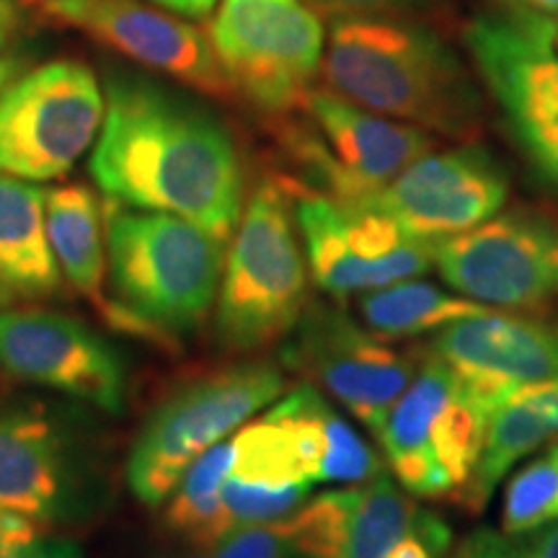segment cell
Listing matches in <instances>:
<instances>
[{
	"label": "cell",
	"mask_w": 558,
	"mask_h": 558,
	"mask_svg": "<svg viewBox=\"0 0 558 558\" xmlns=\"http://www.w3.org/2000/svg\"><path fill=\"white\" fill-rule=\"evenodd\" d=\"M90 177L111 202L169 213L233 239L243 215V163L213 111L140 75H111Z\"/></svg>",
	"instance_id": "cell-1"
},
{
	"label": "cell",
	"mask_w": 558,
	"mask_h": 558,
	"mask_svg": "<svg viewBox=\"0 0 558 558\" xmlns=\"http://www.w3.org/2000/svg\"><path fill=\"white\" fill-rule=\"evenodd\" d=\"M329 90L357 107L469 140L481 122L476 81L429 26L399 19H339L320 62Z\"/></svg>",
	"instance_id": "cell-2"
},
{
	"label": "cell",
	"mask_w": 558,
	"mask_h": 558,
	"mask_svg": "<svg viewBox=\"0 0 558 558\" xmlns=\"http://www.w3.org/2000/svg\"><path fill=\"white\" fill-rule=\"evenodd\" d=\"M226 243L177 215L109 202L107 318L160 344L197 331L218 303Z\"/></svg>",
	"instance_id": "cell-3"
},
{
	"label": "cell",
	"mask_w": 558,
	"mask_h": 558,
	"mask_svg": "<svg viewBox=\"0 0 558 558\" xmlns=\"http://www.w3.org/2000/svg\"><path fill=\"white\" fill-rule=\"evenodd\" d=\"M215 305V337L235 354L259 352L288 337L308 308V262L288 184L262 181L251 194Z\"/></svg>",
	"instance_id": "cell-4"
},
{
	"label": "cell",
	"mask_w": 558,
	"mask_h": 558,
	"mask_svg": "<svg viewBox=\"0 0 558 558\" xmlns=\"http://www.w3.org/2000/svg\"><path fill=\"white\" fill-rule=\"evenodd\" d=\"M284 390L271 362H235L192 378L166 396L140 427L128 458V486L145 507H160L202 452L222 442Z\"/></svg>",
	"instance_id": "cell-5"
},
{
	"label": "cell",
	"mask_w": 558,
	"mask_h": 558,
	"mask_svg": "<svg viewBox=\"0 0 558 558\" xmlns=\"http://www.w3.org/2000/svg\"><path fill=\"white\" fill-rule=\"evenodd\" d=\"M492 414L456 369L429 354L375 437L411 497H460L476 473Z\"/></svg>",
	"instance_id": "cell-6"
},
{
	"label": "cell",
	"mask_w": 558,
	"mask_h": 558,
	"mask_svg": "<svg viewBox=\"0 0 558 558\" xmlns=\"http://www.w3.org/2000/svg\"><path fill=\"white\" fill-rule=\"evenodd\" d=\"M207 37L235 96L271 117L303 107L326 52L305 0H222Z\"/></svg>",
	"instance_id": "cell-7"
},
{
	"label": "cell",
	"mask_w": 558,
	"mask_h": 558,
	"mask_svg": "<svg viewBox=\"0 0 558 558\" xmlns=\"http://www.w3.org/2000/svg\"><path fill=\"white\" fill-rule=\"evenodd\" d=\"M99 78L75 60L47 62L0 94V173L32 184L62 179L101 132Z\"/></svg>",
	"instance_id": "cell-8"
},
{
	"label": "cell",
	"mask_w": 558,
	"mask_h": 558,
	"mask_svg": "<svg viewBox=\"0 0 558 558\" xmlns=\"http://www.w3.org/2000/svg\"><path fill=\"white\" fill-rule=\"evenodd\" d=\"M290 194L308 269L331 298L380 290L424 275L435 264L437 241L407 233L380 209L292 186Z\"/></svg>",
	"instance_id": "cell-9"
},
{
	"label": "cell",
	"mask_w": 558,
	"mask_h": 558,
	"mask_svg": "<svg viewBox=\"0 0 558 558\" xmlns=\"http://www.w3.org/2000/svg\"><path fill=\"white\" fill-rule=\"evenodd\" d=\"M308 130L290 137L292 150L326 197L360 205L375 197L407 166L432 150V135L414 124L388 120L313 88L303 101Z\"/></svg>",
	"instance_id": "cell-10"
},
{
	"label": "cell",
	"mask_w": 558,
	"mask_h": 558,
	"mask_svg": "<svg viewBox=\"0 0 558 558\" xmlns=\"http://www.w3.org/2000/svg\"><path fill=\"white\" fill-rule=\"evenodd\" d=\"M439 277L484 305L535 311L558 300V222L535 213L492 220L435 243Z\"/></svg>",
	"instance_id": "cell-11"
},
{
	"label": "cell",
	"mask_w": 558,
	"mask_h": 558,
	"mask_svg": "<svg viewBox=\"0 0 558 558\" xmlns=\"http://www.w3.org/2000/svg\"><path fill=\"white\" fill-rule=\"evenodd\" d=\"M0 369L96 411L128 407V365L122 352L68 313L21 305L0 313Z\"/></svg>",
	"instance_id": "cell-12"
},
{
	"label": "cell",
	"mask_w": 558,
	"mask_h": 558,
	"mask_svg": "<svg viewBox=\"0 0 558 558\" xmlns=\"http://www.w3.org/2000/svg\"><path fill=\"white\" fill-rule=\"evenodd\" d=\"M75 422L41 403L0 407V505L34 522L78 512L99 486Z\"/></svg>",
	"instance_id": "cell-13"
},
{
	"label": "cell",
	"mask_w": 558,
	"mask_h": 558,
	"mask_svg": "<svg viewBox=\"0 0 558 558\" xmlns=\"http://www.w3.org/2000/svg\"><path fill=\"white\" fill-rule=\"evenodd\" d=\"M290 333L288 365L320 383L369 432L383 427L414 378V362L331 305L313 303Z\"/></svg>",
	"instance_id": "cell-14"
},
{
	"label": "cell",
	"mask_w": 558,
	"mask_h": 558,
	"mask_svg": "<svg viewBox=\"0 0 558 558\" xmlns=\"http://www.w3.org/2000/svg\"><path fill=\"white\" fill-rule=\"evenodd\" d=\"M507 199L509 177L499 160L481 145H463L424 153L360 205L380 209L416 239L442 241L492 220Z\"/></svg>",
	"instance_id": "cell-15"
},
{
	"label": "cell",
	"mask_w": 558,
	"mask_h": 558,
	"mask_svg": "<svg viewBox=\"0 0 558 558\" xmlns=\"http://www.w3.org/2000/svg\"><path fill=\"white\" fill-rule=\"evenodd\" d=\"M41 11L104 41L111 50L169 78L215 96L235 99L213 41L199 26L137 0H45Z\"/></svg>",
	"instance_id": "cell-16"
},
{
	"label": "cell",
	"mask_w": 558,
	"mask_h": 558,
	"mask_svg": "<svg viewBox=\"0 0 558 558\" xmlns=\"http://www.w3.org/2000/svg\"><path fill=\"white\" fill-rule=\"evenodd\" d=\"M429 518L432 512L383 471L352 488L320 494L279 522L298 558H388Z\"/></svg>",
	"instance_id": "cell-17"
},
{
	"label": "cell",
	"mask_w": 558,
	"mask_h": 558,
	"mask_svg": "<svg viewBox=\"0 0 558 558\" xmlns=\"http://www.w3.org/2000/svg\"><path fill=\"white\" fill-rule=\"evenodd\" d=\"M429 354L497 411L514 390L558 378V326L486 311L437 329Z\"/></svg>",
	"instance_id": "cell-18"
},
{
	"label": "cell",
	"mask_w": 558,
	"mask_h": 558,
	"mask_svg": "<svg viewBox=\"0 0 558 558\" xmlns=\"http://www.w3.org/2000/svg\"><path fill=\"white\" fill-rule=\"evenodd\" d=\"M463 39L505 122L558 111V16L518 5L486 11Z\"/></svg>",
	"instance_id": "cell-19"
},
{
	"label": "cell",
	"mask_w": 558,
	"mask_h": 558,
	"mask_svg": "<svg viewBox=\"0 0 558 558\" xmlns=\"http://www.w3.org/2000/svg\"><path fill=\"white\" fill-rule=\"evenodd\" d=\"M47 192L0 173V313L39 305L62 292L45 222Z\"/></svg>",
	"instance_id": "cell-20"
},
{
	"label": "cell",
	"mask_w": 558,
	"mask_h": 558,
	"mask_svg": "<svg viewBox=\"0 0 558 558\" xmlns=\"http://www.w3.org/2000/svg\"><path fill=\"white\" fill-rule=\"evenodd\" d=\"M550 439H558V378L514 390L499 403L488 418L476 473L460 494V501L481 512L512 465Z\"/></svg>",
	"instance_id": "cell-21"
},
{
	"label": "cell",
	"mask_w": 558,
	"mask_h": 558,
	"mask_svg": "<svg viewBox=\"0 0 558 558\" xmlns=\"http://www.w3.org/2000/svg\"><path fill=\"white\" fill-rule=\"evenodd\" d=\"M101 205L81 184L47 192L45 222L54 262L70 288L104 311V271H107V235L101 230Z\"/></svg>",
	"instance_id": "cell-22"
},
{
	"label": "cell",
	"mask_w": 558,
	"mask_h": 558,
	"mask_svg": "<svg viewBox=\"0 0 558 558\" xmlns=\"http://www.w3.org/2000/svg\"><path fill=\"white\" fill-rule=\"evenodd\" d=\"M488 305L469 298H456L429 282L401 279L360 298V316L367 331L393 341L418 337L456 324L460 318L486 313Z\"/></svg>",
	"instance_id": "cell-23"
},
{
	"label": "cell",
	"mask_w": 558,
	"mask_h": 558,
	"mask_svg": "<svg viewBox=\"0 0 558 558\" xmlns=\"http://www.w3.org/2000/svg\"><path fill=\"white\" fill-rule=\"evenodd\" d=\"M233 445L230 439L209 448L186 469L169 499L163 501V522L194 546L213 548L233 530L222 505V484L230 473Z\"/></svg>",
	"instance_id": "cell-24"
},
{
	"label": "cell",
	"mask_w": 558,
	"mask_h": 558,
	"mask_svg": "<svg viewBox=\"0 0 558 558\" xmlns=\"http://www.w3.org/2000/svg\"><path fill=\"white\" fill-rule=\"evenodd\" d=\"M558 522V456L550 448L509 481L501 507V533L522 535Z\"/></svg>",
	"instance_id": "cell-25"
},
{
	"label": "cell",
	"mask_w": 558,
	"mask_h": 558,
	"mask_svg": "<svg viewBox=\"0 0 558 558\" xmlns=\"http://www.w3.org/2000/svg\"><path fill=\"white\" fill-rule=\"evenodd\" d=\"M308 494V484L275 488L228 476L226 484H222V505L228 509V518L233 522V527L262 525V522L290 518L295 509L303 507Z\"/></svg>",
	"instance_id": "cell-26"
},
{
	"label": "cell",
	"mask_w": 558,
	"mask_h": 558,
	"mask_svg": "<svg viewBox=\"0 0 558 558\" xmlns=\"http://www.w3.org/2000/svg\"><path fill=\"white\" fill-rule=\"evenodd\" d=\"M507 130L527 158L530 169L558 192V111L509 120Z\"/></svg>",
	"instance_id": "cell-27"
},
{
	"label": "cell",
	"mask_w": 558,
	"mask_h": 558,
	"mask_svg": "<svg viewBox=\"0 0 558 558\" xmlns=\"http://www.w3.org/2000/svg\"><path fill=\"white\" fill-rule=\"evenodd\" d=\"M473 558H558V522L522 535L478 533L463 546Z\"/></svg>",
	"instance_id": "cell-28"
},
{
	"label": "cell",
	"mask_w": 558,
	"mask_h": 558,
	"mask_svg": "<svg viewBox=\"0 0 558 558\" xmlns=\"http://www.w3.org/2000/svg\"><path fill=\"white\" fill-rule=\"evenodd\" d=\"M215 558H290V543L284 538L282 522L239 525L213 546Z\"/></svg>",
	"instance_id": "cell-29"
},
{
	"label": "cell",
	"mask_w": 558,
	"mask_h": 558,
	"mask_svg": "<svg viewBox=\"0 0 558 558\" xmlns=\"http://www.w3.org/2000/svg\"><path fill=\"white\" fill-rule=\"evenodd\" d=\"M316 13L333 19H369L409 11L424 0H305Z\"/></svg>",
	"instance_id": "cell-30"
},
{
	"label": "cell",
	"mask_w": 558,
	"mask_h": 558,
	"mask_svg": "<svg viewBox=\"0 0 558 558\" xmlns=\"http://www.w3.org/2000/svg\"><path fill=\"white\" fill-rule=\"evenodd\" d=\"M450 527L432 514L427 525L411 533L409 538H403L399 546L390 550L388 558H445L450 550Z\"/></svg>",
	"instance_id": "cell-31"
},
{
	"label": "cell",
	"mask_w": 558,
	"mask_h": 558,
	"mask_svg": "<svg viewBox=\"0 0 558 558\" xmlns=\"http://www.w3.org/2000/svg\"><path fill=\"white\" fill-rule=\"evenodd\" d=\"M0 558H86L75 541L54 538V535H34Z\"/></svg>",
	"instance_id": "cell-32"
},
{
	"label": "cell",
	"mask_w": 558,
	"mask_h": 558,
	"mask_svg": "<svg viewBox=\"0 0 558 558\" xmlns=\"http://www.w3.org/2000/svg\"><path fill=\"white\" fill-rule=\"evenodd\" d=\"M37 535V522L0 505V556Z\"/></svg>",
	"instance_id": "cell-33"
},
{
	"label": "cell",
	"mask_w": 558,
	"mask_h": 558,
	"mask_svg": "<svg viewBox=\"0 0 558 558\" xmlns=\"http://www.w3.org/2000/svg\"><path fill=\"white\" fill-rule=\"evenodd\" d=\"M153 3H158L160 9L177 13V16L205 19V16H209V13H213L218 0H153Z\"/></svg>",
	"instance_id": "cell-34"
},
{
	"label": "cell",
	"mask_w": 558,
	"mask_h": 558,
	"mask_svg": "<svg viewBox=\"0 0 558 558\" xmlns=\"http://www.w3.org/2000/svg\"><path fill=\"white\" fill-rule=\"evenodd\" d=\"M19 26V13L9 0H0V50H3L5 45H9L13 32H16Z\"/></svg>",
	"instance_id": "cell-35"
},
{
	"label": "cell",
	"mask_w": 558,
	"mask_h": 558,
	"mask_svg": "<svg viewBox=\"0 0 558 558\" xmlns=\"http://www.w3.org/2000/svg\"><path fill=\"white\" fill-rule=\"evenodd\" d=\"M514 3L518 9H530V11H538V13H554L558 16V0H509Z\"/></svg>",
	"instance_id": "cell-36"
},
{
	"label": "cell",
	"mask_w": 558,
	"mask_h": 558,
	"mask_svg": "<svg viewBox=\"0 0 558 558\" xmlns=\"http://www.w3.org/2000/svg\"><path fill=\"white\" fill-rule=\"evenodd\" d=\"M16 75H19V62L13 58H0V94L16 81Z\"/></svg>",
	"instance_id": "cell-37"
},
{
	"label": "cell",
	"mask_w": 558,
	"mask_h": 558,
	"mask_svg": "<svg viewBox=\"0 0 558 558\" xmlns=\"http://www.w3.org/2000/svg\"><path fill=\"white\" fill-rule=\"evenodd\" d=\"M194 558H215L213 554H207V556H194Z\"/></svg>",
	"instance_id": "cell-38"
},
{
	"label": "cell",
	"mask_w": 558,
	"mask_h": 558,
	"mask_svg": "<svg viewBox=\"0 0 558 558\" xmlns=\"http://www.w3.org/2000/svg\"><path fill=\"white\" fill-rule=\"evenodd\" d=\"M554 450H556V456H558V442H556V445H554Z\"/></svg>",
	"instance_id": "cell-39"
}]
</instances>
